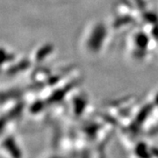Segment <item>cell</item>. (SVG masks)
<instances>
[{
	"instance_id": "3",
	"label": "cell",
	"mask_w": 158,
	"mask_h": 158,
	"mask_svg": "<svg viewBox=\"0 0 158 158\" xmlns=\"http://www.w3.org/2000/svg\"><path fill=\"white\" fill-rule=\"evenodd\" d=\"M151 153H152L153 156H155L156 158H158V148H153L151 149Z\"/></svg>"
},
{
	"instance_id": "1",
	"label": "cell",
	"mask_w": 158,
	"mask_h": 158,
	"mask_svg": "<svg viewBox=\"0 0 158 158\" xmlns=\"http://www.w3.org/2000/svg\"><path fill=\"white\" fill-rule=\"evenodd\" d=\"M4 147L6 149V151L10 154L11 158H22V152L19 148V146L13 138L11 137L6 138V140L4 142Z\"/></svg>"
},
{
	"instance_id": "2",
	"label": "cell",
	"mask_w": 158,
	"mask_h": 158,
	"mask_svg": "<svg viewBox=\"0 0 158 158\" xmlns=\"http://www.w3.org/2000/svg\"><path fill=\"white\" fill-rule=\"evenodd\" d=\"M135 151L137 156L140 158H151V156H153L151 150L148 151V148L143 143H141L137 146Z\"/></svg>"
},
{
	"instance_id": "4",
	"label": "cell",
	"mask_w": 158,
	"mask_h": 158,
	"mask_svg": "<svg viewBox=\"0 0 158 158\" xmlns=\"http://www.w3.org/2000/svg\"><path fill=\"white\" fill-rule=\"evenodd\" d=\"M51 158H62V157H60V156H54V157H51Z\"/></svg>"
}]
</instances>
